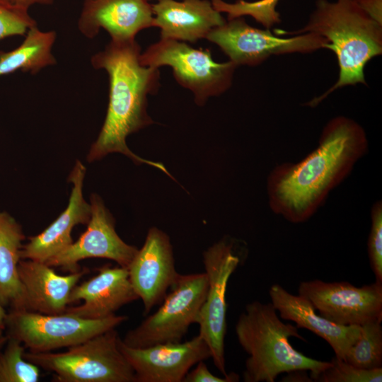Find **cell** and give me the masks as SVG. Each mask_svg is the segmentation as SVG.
Masks as SVG:
<instances>
[{
    "label": "cell",
    "mask_w": 382,
    "mask_h": 382,
    "mask_svg": "<svg viewBox=\"0 0 382 382\" xmlns=\"http://www.w3.org/2000/svg\"><path fill=\"white\" fill-rule=\"evenodd\" d=\"M98 272L97 275L72 289L69 304L80 300L83 303L68 306L64 313L85 319H103L115 315L122 306L139 299L127 268L105 265Z\"/></svg>",
    "instance_id": "obj_16"
},
{
    "label": "cell",
    "mask_w": 382,
    "mask_h": 382,
    "mask_svg": "<svg viewBox=\"0 0 382 382\" xmlns=\"http://www.w3.org/2000/svg\"><path fill=\"white\" fill-rule=\"evenodd\" d=\"M269 295L281 319L294 322L297 328L307 329L325 340L338 359L344 360L360 335V325H338L318 315L305 297L292 294L279 284H273Z\"/></svg>",
    "instance_id": "obj_18"
},
{
    "label": "cell",
    "mask_w": 382,
    "mask_h": 382,
    "mask_svg": "<svg viewBox=\"0 0 382 382\" xmlns=\"http://www.w3.org/2000/svg\"><path fill=\"white\" fill-rule=\"evenodd\" d=\"M28 8L0 0V41L16 35L25 36L37 26Z\"/></svg>",
    "instance_id": "obj_27"
},
{
    "label": "cell",
    "mask_w": 382,
    "mask_h": 382,
    "mask_svg": "<svg viewBox=\"0 0 382 382\" xmlns=\"http://www.w3.org/2000/svg\"><path fill=\"white\" fill-rule=\"evenodd\" d=\"M236 335L248 354L243 374L245 382H274L278 375L309 371L311 379L331 366L295 349L290 337L304 340L297 328L285 323L271 303L254 301L245 306L235 326Z\"/></svg>",
    "instance_id": "obj_4"
},
{
    "label": "cell",
    "mask_w": 382,
    "mask_h": 382,
    "mask_svg": "<svg viewBox=\"0 0 382 382\" xmlns=\"http://www.w3.org/2000/svg\"><path fill=\"white\" fill-rule=\"evenodd\" d=\"M7 340L8 337L6 335L4 330L0 328V351L4 347Z\"/></svg>",
    "instance_id": "obj_33"
},
{
    "label": "cell",
    "mask_w": 382,
    "mask_h": 382,
    "mask_svg": "<svg viewBox=\"0 0 382 382\" xmlns=\"http://www.w3.org/2000/svg\"><path fill=\"white\" fill-rule=\"evenodd\" d=\"M161 38L195 42L226 21L208 0H158L151 4Z\"/></svg>",
    "instance_id": "obj_19"
},
{
    "label": "cell",
    "mask_w": 382,
    "mask_h": 382,
    "mask_svg": "<svg viewBox=\"0 0 382 382\" xmlns=\"http://www.w3.org/2000/svg\"><path fill=\"white\" fill-rule=\"evenodd\" d=\"M86 272L87 270H79L59 275L45 262L21 259L18 273L28 311L46 315L64 313L72 289Z\"/></svg>",
    "instance_id": "obj_20"
},
{
    "label": "cell",
    "mask_w": 382,
    "mask_h": 382,
    "mask_svg": "<svg viewBox=\"0 0 382 382\" xmlns=\"http://www.w3.org/2000/svg\"><path fill=\"white\" fill-rule=\"evenodd\" d=\"M380 320L361 325L360 335L347 352L344 361L361 369L382 368V326Z\"/></svg>",
    "instance_id": "obj_23"
},
{
    "label": "cell",
    "mask_w": 382,
    "mask_h": 382,
    "mask_svg": "<svg viewBox=\"0 0 382 382\" xmlns=\"http://www.w3.org/2000/svg\"><path fill=\"white\" fill-rule=\"evenodd\" d=\"M127 270L132 285L143 302L144 314L162 302L180 275L175 269L170 238L156 227L149 230Z\"/></svg>",
    "instance_id": "obj_14"
},
{
    "label": "cell",
    "mask_w": 382,
    "mask_h": 382,
    "mask_svg": "<svg viewBox=\"0 0 382 382\" xmlns=\"http://www.w3.org/2000/svg\"><path fill=\"white\" fill-rule=\"evenodd\" d=\"M206 39L216 44L236 66H257L272 55L311 53L325 48L327 40L313 33L283 37L268 28L248 25L243 17L227 20L212 29Z\"/></svg>",
    "instance_id": "obj_9"
},
{
    "label": "cell",
    "mask_w": 382,
    "mask_h": 382,
    "mask_svg": "<svg viewBox=\"0 0 382 382\" xmlns=\"http://www.w3.org/2000/svg\"><path fill=\"white\" fill-rule=\"evenodd\" d=\"M7 312L4 307L0 304V328L5 330V320L6 318Z\"/></svg>",
    "instance_id": "obj_32"
},
{
    "label": "cell",
    "mask_w": 382,
    "mask_h": 382,
    "mask_svg": "<svg viewBox=\"0 0 382 382\" xmlns=\"http://www.w3.org/2000/svg\"><path fill=\"white\" fill-rule=\"evenodd\" d=\"M8 3L14 5L20 6L25 8H29L35 4L40 5H50L52 4L55 0H4Z\"/></svg>",
    "instance_id": "obj_31"
},
{
    "label": "cell",
    "mask_w": 382,
    "mask_h": 382,
    "mask_svg": "<svg viewBox=\"0 0 382 382\" xmlns=\"http://www.w3.org/2000/svg\"><path fill=\"white\" fill-rule=\"evenodd\" d=\"M86 170L77 160L68 178L72 188L66 209L42 232L28 238L21 248V259L45 262L73 243L71 231L75 226L88 223L91 207L83 194Z\"/></svg>",
    "instance_id": "obj_17"
},
{
    "label": "cell",
    "mask_w": 382,
    "mask_h": 382,
    "mask_svg": "<svg viewBox=\"0 0 382 382\" xmlns=\"http://www.w3.org/2000/svg\"><path fill=\"white\" fill-rule=\"evenodd\" d=\"M91 218L86 231L76 241L45 262L54 267L75 272L79 262L86 258L100 257L115 261L127 268L138 248L125 243L117 233L115 219L97 194L90 198Z\"/></svg>",
    "instance_id": "obj_12"
},
{
    "label": "cell",
    "mask_w": 382,
    "mask_h": 382,
    "mask_svg": "<svg viewBox=\"0 0 382 382\" xmlns=\"http://www.w3.org/2000/svg\"><path fill=\"white\" fill-rule=\"evenodd\" d=\"M357 2L371 18L382 23V0H357Z\"/></svg>",
    "instance_id": "obj_30"
},
{
    "label": "cell",
    "mask_w": 382,
    "mask_h": 382,
    "mask_svg": "<svg viewBox=\"0 0 382 382\" xmlns=\"http://www.w3.org/2000/svg\"><path fill=\"white\" fill-rule=\"evenodd\" d=\"M128 320L127 316L113 315L103 319H85L62 313L46 315L27 310H9L5 320L8 337L21 342L31 352H48L69 347Z\"/></svg>",
    "instance_id": "obj_7"
},
{
    "label": "cell",
    "mask_w": 382,
    "mask_h": 382,
    "mask_svg": "<svg viewBox=\"0 0 382 382\" xmlns=\"http://www.w3.org/2000/svg\"><path fill=\"white\" fill-rule=\"evenodd\" d=\"M146 66L172 68L176 81L192 92L198 105L219 96L232 85L236 66L228 61L215 62L209 49H196L185 42L161 38L140 54Z\"/></svg>",
    "instance_id": "obj_6"
},
{
    "label": "cell",
    "mask_w": 382,
    "mask_h": 382,
    "mask_svg": "<svg viewBox=\"0 0 382 382\" xmlns=\"http://www.w3.org/2000/svg\"><path fill=\"white\" fill-rule=\"evenodd\" d=\"M368 149L366 134L358 122L345 116L331 119L316 149L299 162L282 163L271 170L267 180L270 209L291 223L306 221Z\"/></svg>",
    "instance_id": "obj_1"
},
{
    "label": "cell",
    "mask_w": 382,
    "mask_h": 382,
    "mask_svg": "<svg viewBox=\"0 0 382 382\" xmlns=\"http://www.w3.org/2000/svg\"><path fill=\"white\" fill-rule=\"evenodd\" d=\"M241 262L233 243L223 239L203 253L207 279L206 297L199 311V335L209 347L213 363L224 375L226 371L225 337L226 334V289L231 274Z\"/></svg>",
    "instance_id": "obj_10"
},
{
    "label": "cell",
    "mask_w": 382,
    "mask_h": 382,
    "mask_svg": "<svg viewBox=\"0 0 382 382\" xmlns=\"http://www.w3.org/2000/svg\"><path fill=\"white\" fill-rule=\"evenodd\" d=\"M371 230L367 242L368 255L376 281L382 282V202H376L371 210Z\"/></svg>",
    "instance_id": "obj_28"
},
{
    "label": "cell",
    "mask_w": 382,
    "mask_h": 382,
    "mask_svg": "<svg viewBox=\"0 0 382 382\" xmlns=\"http://www.w3.org/2000/svg\"><path fill=\"white\" fill-rule=\"evenodd\" d=\"M273 33L277 35L317 34L327 40L325 48L336 55L338 79L326 92L309 101L307 105L311 107L318 105L337 88L366 85L364 67L382 53V23L371 18L357 0H317L303 28L295 31L274 29Z\"/></svg>",
    "instance_id": "obj_3"
},
{
    "label": "cell",
    "mask_w": 382,
    "mask_h": 382,
    "mask_svg": "<svg viewBox=\"0 0 382 382\" xmlns=\"http://www.w3.org/2000/svg\"><path fill=\"white\" fill-rule=\"evenodd\" d=\"M115 328L69 347L64 352H25L23 358L54 374L57 382H135L134 372L120 349Z\"/></svg>",
    "instance_id": "obj_5"
},
{
    "label": "cell",
    "mask_w": 382,
    "mask_h": 382,
    "mask_svg": "<svg viewBox=\"0 0 382 382\" xmlns=\"http://www.w3.org/2000/svg\"><path fill=\"white\" fill-rule=\"evenodd\" d=\"M55 31H42L37 25L30 28L22 43L16 48L0 51V76L17 71L38 73L42 69L56 64L52 53Z\"/></svg>",
    "instance_id": "obj_22"
},
{
    "label": "cell",
    "mask_w": 382,
    "mask_h": 382,
    "mask_svg": "<svg viewBox=\"0 0 382 382\" xmlns=\"http://www.w3.org/2000/svg\"><path fill=\"white\" fill-rule=\"evenodd\" d=\"M299 295L311 302L319 314L342 325H362L382 321V282L360 287L347 282L320 279L301 282Z\"/></svg>",
    "instance_id": "obj_11"
},
{
    "label": "cell",
    "mask_w": 382,
    "mask_h": 382,
    "mask_svg": "<svg viewBox=\"0 0 382 382\" xmlns=\"http://www.w3.org/2000/svg\"><path fill=\"white\" fill-rule=\"evenodd\" d=\"M141 47L135 39L111 40L105 49L91 58L92 66L104 69L109 79L106 116L87 161L91 163L112 153H120L137 164L154 166L173 178L161 163L144 159L127 146V137L154 123L147 113V96L158 91V68L140 62Z\"/></svg>",
    "instance_id": "obj_2"
},
{
    "label": "cell",
    "mask_w": 382,
    "mask_h": 382,
    "mask_svg": "<svg viewBox=\"0 0 382 382\" xmlns=\"http://www.w3.org/2000/svg\"><path fill=\"white\" fill-rule=\"evenodd\" d=\"M207 289L205 272L180 274L158 310L129 330L122 342L130 347L143 348L181 342L189 327L197 323Z\"/></svg>",
    "instance_id": "obj_8"
},
{
    "label": "cell",
    "mask_w": 382,
    "mask_h": 382,
    "mask_svg": "<svg viewBox=\"0 0 382 382\" xmlns=\"http://www.w3.org/2000/svg\"><path fill=\"white\" fill-rule=\"evenodd\" d=\"M331 366L315 380L320 382H381L382 368L366 370L357 368L347 361L333 357Z\"/></svg>",
    "instance_id": "obj_26"
},
{
    "label": "cell",
    "mask_w": 382,
    "mask_h": 382,
    "mask_svg": "<svg viewBox=\"0 0 382 382\" xmlns=\"http://www.w3.org/2000/svg\"><path fill=\"white\" fill-rule=\"evenodd\" d=\"M279 0H257L246 1L237 0L228 3L223 0H212L213 7L220 13L227 14V19L251 16L265 28L270 29L274 25L280 23L279 13L276 10Z\"/></svg>",
    "instance_id": "obj_25"
},
{
    "label": "cell",
    "mask_w": 382,
    "mask_h": 382,
    "mask_svg": "<svg viewBox=\"0 0 382 382\" xmlns=\"http://www.w3.org/2000/svg\"><path fill=\"white\" fill-rule=\"evenodd\" d=\"M25 239L21 224L8 213L0 211V304L10 310L28 311L18 273Z\"/></svg>",
    "instance_id": "obj_21"
},
{
    "label": "cell",
    "mask_w": 382,
    "mask_h": 382,
    "mask_svg": "<svg viewBox=\"0 0 382 382\" xmlns=\"http://www.w3.org/2000/svg\"><path fill=\"white\" fill-rule=\"evenodd\" d=\"M157 1H158V0H157Z\"/></svg>",
    "instance_id": "obj_34"
},
{
    "label": "cell",
    "mask_w": 382,
    "mask_h": 382,
    "mask_svg": "<svg viewBox=\"0 0 382 382\" xmlns=\"http://www.w3.org/2000/svg\"><path fill=\"white\" fill-rule=\"evenodd\" d=\"M154 14L149 0H83L77 23L86 38L96 37L101 29L111 40L135 39L138 33L153 27Z\"/></svg>",
    "instance_id": "obj_15"
},
{
    "label": "cell",
    "mask_w": 382,
    "mask_h": 382,
    "mask_svg": "<svg viewBox=\"0 0 382 382\" xmlns=\"http://www.w3.org/2000/svg\"><path fill=\"white\" fill-rule=\"evenodd\" d=\"M119 347L134 372L135 382H182L194 365L212 357L199 335L184 342L143 348L128 347L120 338Z\"/></svg>",
    "instance_id": "obj_13"
},
{
    "label": "cell",
    "mask_w": 382,
    "mask_h": 382,
    "mask_svg": "<svg viewBox=\"0 0 382 382\" xmlns=\"http://www.w3.org/2000/svg\"><path fill=\"white\" fill-rule=\"evenodd\" d=\"M239 381V376L235 373L228 374L224 377L214 376L207 368L204 361L197 364L195 369L189 371L184 377L183 382H235Z\"/></svg>",
    "instance_id": "obj_29"
},
{
    "label": "cell",
    "mask_w": 382,
    "mask_h": 382,
    "mask_svg": "<svg viewBox=\"0 0 382 382\" xmlns=\"http://www.w3.org/2000/svg\"><path fill=\"white\" fill-rule=\"evenodd\" d=\"M25 347L18 340L8 337L0 351V382H37L40 369L23 358Z\"/></svg>",
    "instance_id": "obj_24"
}]
</instances>
